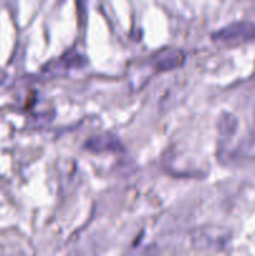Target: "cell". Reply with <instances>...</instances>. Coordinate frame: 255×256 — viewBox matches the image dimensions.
Returning a JSON list of instances; mask_svg holds the SVG:
<instances>
[{
  "label": "cell",
  "instance_id": "cell-1",
  "mask_svg": "<svg viewBox=\"0 0 255 256\" xmlns=\"http://www.w3.org/2000/svg\"><path fill=\"white\" fill-rule=\"evenodd\" d=\"M255 36V25L246 22H232L218 30L212 38L224 42H236Z\"/></svg>",
  "mask_w": 255,
  "mask_h": 256
},
{
  "label": "cell",
  "instance_id": "cell-2",
  "mask_svg": "<svg viewBox=\"0 0 255 256\" xmlns=\"http://www.w3.org/2000/svg\"><path fill=\"white\" fill-rule=\"evenodd\" d=\"M85 146L92 152H119L122 149V144L119 138L112 132H102L89 138Z\"/></svg>",
  "mask_w": 255,
  "mask_h": 256
},
{
  "label": "cell",
  "instance_id": "cell-3",
  "mask_svg": "<svg viewBox=\"0 0 255 256\" xmlns=\"http://www.w3.org/2000/svg\"><path fill=\"white\" fill-rule=\"evenodd\" d=\"M184 52L180 49H164L156 52L155 56V65L159 70H168L176 68L184 62Z\"/></svg>",
  "mask_w": 255,
  "mask_h": 256
}]
</instances>
